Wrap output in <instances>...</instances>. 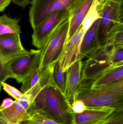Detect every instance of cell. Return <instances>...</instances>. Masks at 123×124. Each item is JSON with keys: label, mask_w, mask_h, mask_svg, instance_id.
I'll return each instance as SVG.
<instances>
[{"label": "cell", "mask_w": 123, "mask_h": 124, "mask_svg": "<svg viewBox=\"0 0 123 124\" xmlns=\"http://www.w3.org/2000/svg\"><path fill=\"white\" fill-rule=\"evenodd\" d=\"M78 0H32L29 11V21L32 29L40 24L51 13L61 9H68L71 16Z\"/></svg>", "instance_id": "cell-7"}, {"label": "cell", "mask_w": 123, "mask_h": 124, "mask_svg": "<svg viewBox=\"0 0 123 124\" xmlns=\"http://www.w3.org/2000/svg\"><path fill=\"white\" fill-rule=\"evenodd\" d=\"M103 124H123V110L116 112L110 119Z\"/></svg>", "instance_id": "cell-26"}, {"label": "cell", "mask_w": 123, "mask_h": 124, "mask_svg": "<svg viewBox=\"0 0 123 124\" xmlns=\"http://www.w3.org/2000/svg\"><path fill=\"white\" fill-rule=\"evenodd\" d=\"M83 34V28L81 25L71 39L65 44L58 60L60 67L64 72H65L74 62Z\"/></svg>", "instance_id": "cell-11"}, {"label": "cell", "mask_w": 123, "mask_h": 124, "mask_svg": "<svg viewBox=\"0 0 123 124\" xmlns=\"http://www.w3.org/2000/svg\"><path fill=\"white\" fill-rule=\"evenodd\" d=\"M44 70L40 71L38 69H37L23 81L21 89L23 94L30 89L40 80Z\"/></svg>", "instance_id": "cell-21"}, {"label": "cell", "mask_w": 123, "mask_h": 124, "mask_svg": "<svg viewBox=\"0 0 123 124\" xmlns=\"http://www.w3.org/2000/svg\"><path fill=\"white\" fill-rule=\"evenodd\" d=\"M82 62L77 60L66 71L64 94L69 102L72 100L80 84L81 76Z\"/></svg>", "instance_id": "cell-12"}, {"label": "cell", "mask_w": 123, "mask_h": 124, "mask_svg": "<svg viewBox=\"0 0 123 124\" xmlns=\"http://www.w3.org/2000/svg\"><path fill=\"white\" fill-rule=\"evenodd\" d=\"M97 5H102L108 1L115 2L118 3H123V0H97Z\"/></svg>", "instance_id": "cell-30"}, {"label": "cell", "mask_w": 123, "mask_h": 124, "mask_svg": "<svg viewBox=\"0 0 123 124\" xmlns=\"http://www.w3.org/2000/svg\"><path fill=\"white\" fill-rule=\"evenodd\" d=\"M32 110L43 111L54 121L61 124H73L74 113L68 98L52 80L35 98Z\"/></svg>", "instance_id": "cell-1"}, {"label": "cell", "mask_w": 123, "mask_h": 124, "mask_svg": "<svg viewBox=\"0 0 123 124\" xmlns=\"http://www.w3.org/2000/svg\"><path fill=\"white\" fill-rule=\"evenodd\" d=\"M29 116V119L22 122L23 124H61L54 121L41 111L32 110Z\"/></svg>", "instance_id": "cell-19"}, {"label": "cell", "mask_w": 123, "mask_h": 124, "mask_svg": "<svg viewBox=\"0 0 123 124\" xmlns=\"http://www.w3.org/2000/svg\"><path fill=\"white\" fill-rule=\"evenodd\" d=\"M1 86H2V83L0 82V91L1 88Z\"/></svg>", "instance_id": "cell-31"}, {"label": "cell", "mask_w": 123, "mask_h": 124, "mask_svg": "<svg viewBox=\"0 0 123 124\" xmlns=\"http://www.w3.org/2000/svg\"><path fill=\"white\" fill-rule=\"evenodd\" d=\"M94 1L87 0L70 17L69 30L65 43L71 39L81 25Z\"/></svg>", "instance_id": "cell-14"}, {"label": "cell", "mask_w": 123, "mask_h": 124, "mask_svg": "<svg viewBox=\"0 0 123 124\" xmlns=\"http://www.w3.org/2000/svg\"><path fill=\"white\" fill-rule=\"evenodd\" d=\"M116 111L111 108H87L81 113H74L73 124H103Z\"/></svg>", "instance_id": "cell-10"}, {"label": "cell", "mask_w": 123, "mask_h": 124, "mask_svg": "<svg viewBox=\"0 0 123 124\" xmlns=\"http://www.w3.org/2000/svg\"><path fill=\"white\" fill-rule=\"evenodd\" d=\"M100 15L97 36L103 45L107 36L114 30L123 27V3L108 1L97 5Z\"/></svg>", "instance_id": "cell-6"}, {"label": "cell", "mask_w": 123, "mask_h": 124, "mask_svg": "<svg viewBox=\"0 0 123 124\" xmlns=\"http://www.w3.org/2000/svg\"><path fill=\"white\" fill-rule=\"evenodd\" d=\"M32 0H12L13 3L25 9L30 3Z\"/></svg>", "instance_id": "cell-28"}, {"label": "cell", "mask_w": 123, "mask_h": 124, "mask_svg": "<svg viewBox=\"0 0 123 124\" xmlns=\"http://www.w3.org/2000/svg\"><path fill=\"white\" fill-rule=\"evenodd\" d=\"M9 78L11 77L8 63L0 60V82H4Z\"/></svg>", "instance_id": "cell-25"}, {"label": "cell", "mask_w": 123, "mask_h": 124, "mask_svg": "<svg viewBox=\"0 0 123 124\" xmlns=\"http://www.w3.org/2000/svg\"><path fill=\"white\" fill-rule=\"evenodd\" d=\"M71 108L74 114H80L87 109L86 106L83 101L80 100L74 101L71 103Z\"/></svg>", "instance_id": "cell-27"}, {"label": "cell", "mask_w": 123, "mask_h": 124, "mask_svg": "<svg viewBox=\"0 0 123 124\" xmlns=\"http://www.w3.org/2000/svg\"><path fill=\"white\" fill-rule=\"evenodd\" d=\"M19 20L9 17L6 14L0 16V36L6 34H18L21 33L19 24Z\"/></svg>", "instance_id": "cell-17"}, {"label": "cell", "mask_w": 123, "mask_h": 124, "mask_svg": "<svg viewBox=\"0 0 123 124\" xmlns=\"http://www.w3.org/2000/svg\"><path fill=\"white\" fill-rule=\"evenodd\" d=\"M76 100L83 101L87 108L123 110V79L107 84L78 89L71 105Z\"/></svg>", "instance_id": "cell-2"}, {"label": "cell", "mask_w": 123, "mask_h": 124, "mask_svg": "<svg viewBox=\"0 0 123 124\" xmlns=\"http://www.w3.org/2000/svg\"><path fill=\"white\" fill-rule=\"evenodd\" d=\"M65 77V72H64L61 70L58 61L54 66L52 78L56 86L64 94Z\"/></svg>", "instance_id": "cell-20"}, {"label": "cell", "mask_w": 123, "mask_h": 124, "mask_svg": "<svg viewBox=\"0 0 123 124\" xmlns=\"http://www.w3.org/2000/svg\"><path fill=\"white\" fill-rule=\"evenodd\" d=\"M30 51L15 54H10L4 50L0 46V60L8 63L11 61L27 54Z\"/></svg>", "instance_id": "cell-23"}, {"label": "cell", "mask_w": 123, "mask_h": 124, "mask_svg": "<svg viewBox=\"0 0 123 124\" xmlns=\"http://www.w3.org/2000/svg\"><path fill=\"white\" fill-rule=\"evenodd\" d=\"M111 61L113 65H123V46L114 45L111 53Z\"/></svg>", "instance_id": "cell-22"}, {"label": "cell", "mask_w": 123, "mask_h": 124, "mask_svg": "<svg viewBox=\"0 0 123 124\" xmlns=\"http://www.w3.org/2000/svg\"><path fill=\"white\" fill-rule=\"evenodd\" d=\"M2 86H3V89L16 100H19L23 95L24 94L22 92L6 83L2 82Z\"/></svg>", "instance_id": "cell-24"}, {"label": "cell", "mask_w": 123, "mask_h": 124, "mask_svg": "<svg viewBox=\"0 0 123 124\" xmlns=\"http://www.w3.org/2000/svg\"><path fill=\"white\" fill-rule=\"evenodd\" d=\"M97 0H94L93 4L92 5L90 9L89 10L88 13L87 14L82 22L81 25L83 28V35L80 40L77 49L76 55V57H77L78 55L80 46L82 42L83 38L85 34H86V32H87V31L89 29L92 24L96 20L100 18V15L97 10Z\"/></svg>", "instance_id": "cell-18"}, {"label": "cell", "mask_w": 123, "mask_h": 124, "mask_svg": "<svg viewBox=\"0 0 123 124\" xmlns=\"http://www.w3.org/2000/svg\"><path fill=\"white\" fill-rule=\"evenodd\" d=\"M71 16L68 9H61L51 13L40 24L33 29L32 45L40 49L47 38L52 32Z\"/></svg>", "instance_id": "cell-8"}, {"label": "cell", "mask_w": 123, "mask_h": 124, "mask_svg": "<svg viewBox=\"0 0 123 124\" xmlns=\"http://www.w3.org/2000/svg\"><path fill=\"white\" fill-rule=\"evenodd\" d=\"M114 46L111 44H104L83 57L81 81L78 89L98 78L112 69L119 66L113 65L111 62V53Z\"/></svg>", "instance_id": "cell-4"}, {"label": "cell", "mask_w": 123, "mask_h": 124, "mask_svg": "<svg viewBox=\"0 0 123 124\" xmlns=\"http://www.w3.org/2000/svg\"><path fill=\"white\" fill-rule=\"evenodd\" d=\"M0 46L10 54H15L27 52L21 42L20 35L6 34L0 36Z\"/></svg>", "instance_id": "cell-15"}, {"label": "cell", "mask_w": 123, "mask_h": 124, "mask_svg": "<svg viewBox=\"0 0 123 124\" xmlns=\"http://www.w3.org/2000/svg\"><path fill=\"white\" fill-rule=\"evenodd\" d=\"M123 79V65H122L112 69L98 78L78 89L107 84Z\"/></svg>", "instance_id": "cell-16"}, {"label": "cell", "mask_w": 123, "mask_h": 124, "mask_svg": "<svg viewBox=\"0 0 123 124\" xmlns=\"http://www.w3.org/2000/svg\"><path fill=\"white\" fill-rule=\"evenodd\" d=\"M46 85L45 81L41 79L19 100L4 99L0 106V124H19L28 120L32 102Z\"/></svg>", "instance_id": "cell-3"}, {"label": "cell", "mask_w": 123, "mask_h": 124, "mask_svg": "<svg viewBox=\"0 0 123 124\" xmlns=\"http://www.w3.org/2000/svg\"><path fill=\"white\" fill-rule=\"evenodd\" d=\"M11 1L12 0H0V12L3 11Z\"/></svg>", "instance_id": "cell-29"}, {"label": "cell", "mask_w": 123, "mask_h": 124, "mask_svg": "<svg viewBox=\"0 0 123 124\" xmlns=\"http://www.w3.org/2000/svg\"><path fill=\"white\" fill-rule=\"evenodd\" d=\"M99 22L100 18L92 24L86 32L81 44L78 55L76 61L77 60H82L85 55L101 46L97 36Z\"/></svg>", "instance_id": "cell-13"}, {"label": "cell", "mask_w": 123, "mask_h": 124, "mask_svg": "<svg viewBox=\"0 0 123 124\" xmlns=\"http://www.w3.org/2000/svg\"><path fill=\"white\" fill-rule=\"evenodd\" d=\"M41 52L40 49H31L29 53L8 63L11 78L22 83L32 72L38 69Z\"/></svg>", "instance_id": "cell-9"}, {"label": "cell", "mask_w": 123, "mask_h": 124, "mask_svg": "<svg viewBox=\"0 0 123 124\" xmlns=\"http://www.w3.org/2000/svg\"><path fill=\"white\" fill-rule=\"evenodd\" d=\"M69 19L58 26L43 44L40 49L41 56L39 70H43L59 60L68 36Z\"/></svg>", "instance_id": "cell-5"}]
</instances>
